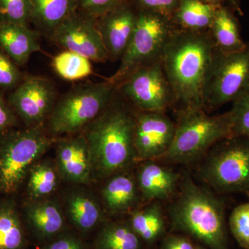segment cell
<instances>
[{
    "label": "cell",
    "mask_w": 249,
    "mask_h": 249,
    "mask_svg": "<svg viewBox=\"0 0 249 249\" xmlns=\"http://www.w3.org/2000/svg\"><path fill=\"white\" fill-rule=\"evenodd\" d=\"M209 33L216 47L222 53L239 52L247 46L241 36L237 20L224 6H218L216 9Z\"/></svg>",
    "instance_id": "cell-21"
},
{
    "label": "cell",
    "mask_w": 249,
    "mask_h": 249,
    "mask_svg": "<svg viewBox=\"0 0 249 249\" xmlns=\"http://www.w3.org/2000/svg\"><path fill=\"white\" fill-rule=\"evenodd\" d=\"M53 67L59 76L70 81L83 79L92 73L91 60L67 50L54 57Z\"/></svg>",
    "instance_id": "cell-28"
},
{
    "label": "cell",
    "mask_w": 249,
    "mask_h": 249,
    "mask_svg": "<svg viewBox=\"0 0 249 249\" xmlns=\"http://www.w3.org/2000/svg\"><path fill=\"white\" fill-rule=\"evenodd\" d=\"M38 36L29 27L0 23V48L18 66L25 65L33 53L40 50Z\"/></svg>",
    "instance_id": "cell-16"
},
{
    "label": "cell",
    "mask_w": 249,
    "mask_h": 249,
    "mask_svg": "<svg viewBox=\"0 0 249 249\" xmlns=\"http://www.w3.org/2000/svg\"><path fill=\"white\" fill-rule=\"evenodd\" d=\"M129 224L139 238L148 245L164 237V215L158 204H154L133 213Z\"/></svg>",
    "instance_id": "cell-23"
},
{
    "label": "cell",
    "mask_w": 249,
    "mask_h": 249,
    "mask_svg": "<svg viewBox=\"0 0 249 249\" xmlns=\"http://www.w3.org/2000/svg\"><path fill=\"white\" fill-rule=\"evenodd\" d=\"M24 232L16 209L11 204L0 206V249H20Z\"/></svg>",
    "instance_id": "cell-27"
},
{
    "label": "cell",
    "mask_w": 249,
    "mask_h": 249,
    "mask_svg": "<svg viewBox=\"0 0 249 249\" xmlns=\"http://www.w3.org/2000/svg\"><path fill=\"white\" fill-rule=\"evenodd\" d=\"M231 137L229 111L215 116L209 115L203 109L179 111L173 142L162 159L170 163H191Z\"/></svg>",
    "instance_id": "cell-4"
},
{
    "label": "cell",
    "mask_w": 249,
    "mask_h": 249,
    "mask_svg": "<svg viewBox=\"0 0 249 249\" xmlns=\"http://www.w3.org/2000/svg\"><path fill=\"white\" fill-rule=\"evenodd\" d=\"M116 89L142 111H164L175 103L160 60L132 72Z\"/></svg>",
    "instance_id": "cell-10"
},
{
    "label": "cell",
    "mask_w": 249,
    "mask_h": 249,
    "mask_svg": "<svg viewBox=\"0 0 249 249\" xmlns=\"http://www.w3.org/2000/svg\"><path fill=\"white\" fill-rule=\"evenodd\" d=\"M196 246L186 236L168 235L162 242L161 249H195Z\"/></svg>",
    "instance_id": "cell-36"
},
{
    "label": "cell",
    "mask_w": 249,
    "mask_h": 249,
    "mask_svg": "<svg viewBox=\"0 0 249 249\" xmlns=\"http://www.w3.org/2000/svg\"><path fill=\"white\" fill-rule=\"evenodd\" d=\"M199 169L203 180L219 193L249 192V139L231 137L212 147Z\"/></svg>",
    "instance_id": "cell-7"
},
{
    "label": "cell",
    "mask_w": 249,
    "mask_h": 249,
    "mask_svg": "<svg viewBox=\"0 0 249 249\" xmlns=\"http://www.w3.org/2000/svg\"><path fill=\"white\" fill-rule=\"evenodd\" d=\"M178 178V175L169 168L149 162L139 170L138 186L147 200H163L173 195Z\"/></svg>",
    "instance_id": "cell-18"
},
{
    "label": "cell",
    "mask_w": 249,
    "mask_h": 249,
    "mask_svg": "<svg viewBox=\"0 0 249 249\" xmlns=\"http://www.w3.org/2000/svg\"><path fill=\"white\" fill-rule=\"evenodd\" d=\"M56 155L57 169L62 178L79 184L89 182L93 168L84 134L60 141Z\"/></svg>",
    "instance_id": "cell-15"
},
{
    "label": "cell",
    "mask_w": 249,
    "mask_h": 249,
    "mask_svg": "<svg viewBox=\"0 0 249 249\" xmlns=\"http://www.w3.org/2000/svg\"><path fill=\"white\" fill-rule=\"evenodd\" d=\"M102 196L109 211L123 213L131 209L137 200V185L129 175H116L104 186Z\"/></svg>",
    "instance_id": "cell-24"
},
{
    "label": "cell",
    "mask_w": 249,
    "mask_h": 249,
    "mask_svg": "<svg viewBox=\"0 0 249 249\" xmlns=\"http://www.w3.org/2000/svg\"><path fill=\"white\" fill-rule=\"evenodd\" d=\"M202 1L217 6H222L221 4H222V3L224 2H231L232 3V4L235 5V6H237L236 0H202Z\"/></svg>",
    "instance_id": "cell-38"
},
{
    "label": "cell",
    "mask_w": 249,
    "mask_h": 249,
    "mask_svg": "<svg viewBox=\"0 0 249 249\" xmlns=\"http://www.w3.org/2000/svg\"><path fill=\"white\" fill-rule=\"evenodd\" d=\"M129 0H78L80 14L98 19Z\"/></svg>",
    "instance_id": "cell-32"
},
{
    "label": "cell",
    "mask_w": 249,
    "mask_h": 249,
    "mask_svg": "<svg viewBox=\"0 0 249 249\" xmlns=\"http://www.w3.org/2000/svg\"><path fill=\"white\" fill-rule=\"evenodd\" d=\"M217 7L202 0H180L172 21L182 30L207 32Z\"/></svg>",
    "instance_id": "cell-20"
},
{
    "label": "cell",
    "mask_w": 249,
    "mask_h": 249,
    "mask_svg": "<svg viewBox=\"0 0 249 249\" xmlns=\"http://www.w3.org/2000/svg\"><path fill=\"white\" fill-rule=\"evenodd\" d=\"M54 43L65 50L96 62L109 59L96 24V19L76 11L49 35Z\"/></svg>",
    "instance_id": "cell-11"
},
{
    "label": "cell",
    "mask_w": 249,
    "mask_h": 249,
    "mask_svg": "<svg viewBox=\"0 0 249 249\" xmlns=\"http://www.w3.org/2000/svg\"><path fill=\"white\" fill-rule=\"evenodd\" d=\"M205 249L204 247H200V246H196V249Z\"/></svg>",
    "instance_id": "cell-39"
},
{
    "label": "cell",
    "mask_w": 249,
    "mask_h": 249,
    "mask_svg": "<svg viewBox=\"0 0 249 249\" xmlns=\"http://www.w3.org/2000/svg\"><path fill=\"white\" fill-rule=\"evenodd\" d=\"M180 0H132L138 11H146L161 15L172 19Z\"/></svg>",
    "instance_id": "cell-34"
},
{
    "label": "cell",
    "mask_w": 249,
    "mask_h": 249,
    "mask_svg": "<svg viewBox=\"0 0 249 249\" xmlns=\"http://www.w3.org/2000/svg\"><path fill=\"white\" fill-rule=\"evenodd\" d=\"M229 112L232 136L249 139V89L232 102Z\"/></svg>",
    "instance_id": "cell-30"
},
{
    "label": "cell",
    "mask_w": 249,
    "mask_h": 249,
    "mask_svg": "<svg viewBox=\"0 0 249 249\" xmlns=\"http://www.w3.org/2000/svg\"><path fill=\"white\" fill-rule=\"evenodd\" d=\"M116 91V85L108 80L70 90L55 103L49 115L51 133L73 134L87 127L114 101Z\"/></svg>",
    "instance_id": "cell-5"
},
{
    "label": "cell",
    "mask_w": 249,
    "mask_h": 249,
    "mask_svg": "<svg viewBox=\"0 0 249 249\" xmlns=\"http://www.w3.org/2000/svg\"><path fill=\"white\" fill-rule=\"evenodd\" d=\"M248 89L249 43L239 52H219L206 85L204 109L232 103Z\"/></svg>",
    "instance_id": "cell-9"
},
{
    "label": "cell",
    "mask_w": 249,
    "mask_h": 249,
    "mask_svg": "<svg viewBox=\"0 0 249 249\" xmlns=\"http://www.w3.org/2000/svg\"><path fill=\"white\" fill-rule=\"evenodd\" d=\"M96 246V249H141L142 240L129 223H109L98 233Z\"/></svg>",
    "instance_id": "cell-25"
},
{
    "label": "cell",
    "mask_w": 249,
    "mask_h": 249,
    "mask_svg": "<svg viewBox=\"0 0 249 249\" xmlns=\"http://www.w3.org/2000/svg\"><path fill=\"white\" fill-rule=\"evenodd\" d=\"M46 249H84V246L76 236L65 234L52 240Z\"/></svg>",
    "instance_id": "cell-35"
},
{
    "label": "cell",
    "mask_w": 249,
    "mask_h": 249,
    "mask_svg": "<svg viewBox=\"0 0 249 249\" xmlns=\"http://www.w3.org/2000/svg\"><path fill=\"white\" fill-rule=\"evenodd\" d=\"M229 228L239 245L249 249V202L234 209L229 218Z\"/></svg>",
    "instance_id": "cell-31"
},
{
    "label": "cell",
    "mask_w": 249,
    "mask_h": 249,
    "mask_svg": "<svg viewBox=\"0 0 249 249\" xmlns=\"http://www.w3.org/2000/svg\"><path fill=\"white\" fill-rule=\"evenodd\" d=\"M16 122L12 109L0 92V134L9 128Z\"/></svg>",
    "instance_id": "cell-37"
},
{
    "label": "cell",
    "mask_w": 249,
    "mask_h": 249,
    "mask_svg": "<svg viewBox=\"0 0 249 249\" xmlns=\"http://www.w3.org/2000/svg\"><path fill=\"white\" fill-rule=\"evenodd\" d=\"M67 214L73 226L80 231H89L102 218L97 201L88 193L76 191L67 197Z\"/></svg>",
    "instance_id": "cell-22"
},
{
    "label": "cell",
    "mask_w": 249,
    "mask_h": 249,
    "mask_svg": "<svg viewBox=\"0 0 249 249\" xmlns=\"http://www.w3.org/2000/svg\"><path fill=\"white\" fill-rule=\"evenodd\" d=\"M22 80V73L18 65L0 48V88H16Z\"/></svg>",
    "instance_id": "cell-33"
},
{
    "label": "cell",
    "mask_w": 249,
    "mask_h": 249,
    "mask_svg": "<svg viewBox=\"0 0 249 249\" xmlns=\"http://www.w3.org/2000/svg\"><path fill=\"white\" fill-rule=\"evenodd\" d=\"M55 97L56 91L50 80L31 76L16 87L8 103L23 120L34 127L39 126L50 115Z\"/></svg>",
    "instance_id": "cell-12"
},
{
    "label": "cell",
    "mask_w": 249,
    "mask_h": 249,
    "mask_svg": "<svg viewBox=\"0 0 249 249\" xmlns=\"http://www.w3.org/2000/svg\"><path fill=\"white\" fill-rule=\"evenodd\" d=\"M177 29L170 18L146 11H138L133 36L115 73L108 81L117 86L132 72L159 61Z\"/></svg>",
    "instance_id": "cell-6"
},
{
    "label": "cell",
    "mask_w": 249,
    "mask_h": 249,
    "mask_svg": "<svg viewBox=\"0 0 249 249\" xmlns=\"http://www.w3.org/2000/svg\"><path fill=\"white\" fill-rule=\"evenodd\" d=\"M175 129L176 124L164 111H142L136 116V157L144 160L162 158L173 142Z\"/></svg>",
    "instance_id": "cell-13"
},
{
    "label": "cell",
    "mask_w": 249,
    "mask_h": 249,
    "mask_svg": "<svg viewBox=\"0 0 249 249\" xmlns=\"http://www.w3.org/2000/svg\"><path fill=\"white\" fill-rule=\"evenodd\" d=\"M78 0H32L31 23L49 36L78 11Z\"/></svg>",
    "instance_id": "cell-19"
},
{
    "label": "cell",
    "mask_w": 249,
    "mask_h": 249,
    "mask_svg": "<svg viewBox=\"0 0 249 249\" xmlns=\"http://www.w3.org/2000/svg\"><path fill=\"white\" fill-rule=\"evenodd\" d=\"M28 222L37 238L49 240L63 229L65 219L55 201L40 199L33 200L27 209Z\"/></svg>",
    "instance_id": "cell-17"
},
{
    "label": "cell",
    "mask_w": 249,
    "mask_h": 249,
    "mask_svg": "<svg viewBox=\"0 0 249 249\" xmlns=\"http://www.w3.org/2000/svg\"><path fill=\"white\" fill-rule=\"evenodd\" d=\"M135 122L136 116L114 99L87 126L84 135L93 170L109 176L126 168L136 158Z\"/></svg>",
    "instance_id": "cell-3"
},
{
    "label": "cell",
    "mask_w": 249,
    "mask_h": 249,
    "mask_svg": "<svg viewBox=\"0 0 249 249\" xmlns=\"http://www.w3.org/2000/svg\"><path fill=\"white\" fill-rule=\"evenodd\" d=\"M138 17L129 1L96 19V24L109 59L122 58L133 36Z\"/></svg>",
    "instance_id": "cell-14"
},
{
    "label": "cell",
    "mask_w": 249,
    "mask_h": 249,
    "mask_svg": "<svg viewBox=\"0 0 249 249\" xmlns=\"http://www.w3.org/2000/svg\"><path fill=\"white\" fill-rule=\"evenodd\" d=\"M53 142L38 126L6 136L0 143V189L5 193L17 190Z\"/></svg>",
    "instance_id": "cell-8"
},
{
    "label": "cell",
    "mask_w": 249,
    "mask_h": 249,
    "mask_svg": "<svg viewBox=\"0 0 249 249\" xmlns=\"http://www.w3.org/2000/svg\"><path fill=\"white\" fill-rule=\"evenodd\" d=\"M170 225L210 249H229L224 205L187 178L169 211Z\"/></svg>",
    "instance_id": "cell-2"
},
{
    "label": "cell",
    "mask_w": 249,
    "mask_h": 249,
    "mask_svg": "<svg viewBox=\"0 0 249 249\" xmlns=\"http://www.w3.org/2000/svg\"><path fill=\"white\" fill-rule=\"evenodd\" d=\"M219 52L209 31H174L160 60L180 111L204 109L206 85Z\"/></svg>",
    "instance_id": "cell-1"
},
{
    "label": "cell",
    "mask_w": 249,
    "mask_h": 249,
    "mask_svg": "<svg viewBox=\"0 0 249 249\" xmlns=\"http://www.w3.org/2000/svg\"><path fill=\"white\" fill-rule=\"evenodd\" d=\"M58 186V172L52 163H35L29 170L28 191L33 200L43 199L53 193Z\"/></svg>",
    "instance_id": "cell-26"
},
{
    "label": "cell",
    "mask_w": 249,
    "mask_h": 249,
    "mask_svg": "<svg viewBox=\"0 0 249 249\" xmlns=\"http://www.w3.org/2000/svg\"><path fill=\"white\" fill-rule=\"evenodd\" d=\"M32 6V0H0V23L29 27Z\"/></svg>",
    "instance_id": "cell-29"
}]
</instances>
